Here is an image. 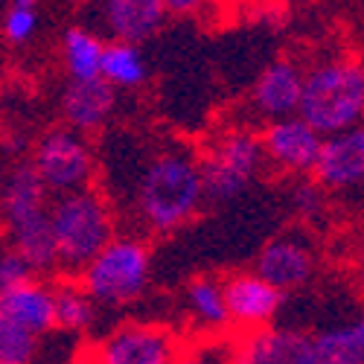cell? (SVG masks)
I'll use <instances>...</instances> for the list:
<instances>
[{
    "label": "cell",
    "instance_id": "cell-1",
    "mask_svg": "<svg viewBox=\"0 0 364 364\" xmlns=\"http://www.w3.org/2000/svg\"><path fill=\"white\" fill-rule=\"evenodd\" d=\"M204 201L196 149L166 143L134 158L126 181V213L137 236H166L184 228L198 216Z\"/></svg>",
    "mask_w": 364,
    "mask_h": 364
},
{
    "label": "cell",
    "instance_id": "cell-21",
    "mask_svg": "<svg viewBox=\"0 0 364 364\" xmlns=\"http://www.w3.org/2000/svg\"><path fill=\"white\" fill-rule=\"evenodd\" d=\"M102 53L105 41L100 33L82 23H73L62 36V62L70 82H94L102 70Z\"/></svg>",
    "mask_w": 364,
    "mask_h": 364
},
{
    "label": "cell",
    "instance_id": "cell-25",
    "mask_svg": "<svg viewBox=\"0 0 364 364\" xmlns=\"http://www.w3.org/2000/svg\"><path fill=\"white\" fill-rule=\"evenodd\" d=\"M41 26V12L33 0H15V4L6 6L4 21H0V33L12 47H23L36 38Z\"/></svg>",
    "mask_w": 364,
    "mask_h": 364
},
{
    "label": "cell",
    "instance_id": "cell-11",
    "mask_svg": "<svg viewBox=\"0 0 364 364\" xmlns=\"http://www.w3.org/2000/svg\"><path fill=\"white\" fill-rule=\"evenodd\" d=\"M312 181L323 193H350L364 187V126L323 137Z\"/></svg>",
    "mask_w": 364,
    "mask_h": 364
},
{
    "label": "cell",
    "instance_id": "cell-4",
    "mask_svg": "<svg viewBox=\"0 0 364 364\" xmlns=\"http://www.w3.org/2000/svg\"><path fill=\"white\" fill-rule=\"evenodd\" d=\"M87 297L105 309H123L137 303L151 280V248L137 233L114 236L108 245L90 259L79 277Z\"/></svg>",
    "mask_w": 364,
    "mask_h": 364
},
{
    "label": "cell",
    "instance_id": "cell-13",
    "mask_svg": "<svg viewBox=\"0 0 364 364\" xmlns=\"http://www.w3.org/2000/svg\"><path fill=\"white\" fill-rule=\"evenodd\" d=\"M303 70L294 58H274L265 65L251 87V108L265 123H277L286 117H297Z\"/></svg>",
    "mask_w": 364,
    "mask_h": 364
},
{
    "label": "cell",
    "instance_id": "cell-16",
    "mask_svg": "<svg viewBox=\"0 0 364 364\" xmlns=\"http://www.w3.org/2000/svg\"><path fill=\"white\" fill-rule=\"evenodd\" d=\"M0 315L18 323L29 336H50L55 332V312H53V280L33 277L9 291H0Z\"/></svg>",
    "mask_w": 364,
    "mask_h": 364
},
{
    "label": "cell",
    "instance_id": "cell-17",
    "mask_svg": "<svg viewBox=\"0 0 364 364\" xmlns=\"http://www.w3.org/2000/svg\"><path fill=\"white\" fill-rule=\"evenodd\" d=\"M4 233H6L9 248L26 259V265L36 271V277L58 271L53 230H50V207L41 210V213H33L26 219H18V222L6 225Z\"/></svg>",
    "mask_w": 364,
    "mask_h": 364
},
{
    "label": "cell",
    "instance_id": "cell-27",
    "mask_svg": "<svg viewBox=\"0 0 364 364\" xmlns=\"http://www.w3.org/2000/svg\"><path fill=\"white\" fill-rule=\"evenodd\" d=\"M291 210L303 222H318L326 210V193L312 178H294L291 184Z\"/></svg>",
    "mask_w": 364,
    "mask_h": 364
},
{
    "label": "cell",
    "instance_id": "cell-26",
    "mask_svg": "<svg viewBox=\"0 0 364 364\" xmlns=\"http://www.w3.org/2000/svg\"><path fill=\"white\" fill-rule=\"evenodd\" d=\"M38 338L0 315V364H36Z\"/></svg>",
    "mask_w": 364,
    "mask_h": 364
},
{
    "label": "cell",
    "instance_id": "cell-7",
    "mask_svg": "<svg viewBox=\"0 0 364 364\" xmlns=\"http://www.w3.org/2000/svg\"><path fill=\"white\" fill-rule=\"evenodd\" d=\"M184 336L169 323L129 318L111 326L105 336L87 341L85 350L97 364H175Z\"/></svg>",
    "mask_w": 364,
    "mask_h": 364
},
{
    "label": "cell",
    "instance_id": "cell-14",
    "mask_svg": "<svg viewBox=\"0 0 364 364\" xmlns=\"http://www.w3.org/2000/svg\"><path fill=\"white\" fill-rule=\"evenodd\" d=\"M58 108H62L65 129L87 137L108 126V119L114 117L117 108V90L102 79L68 82V87L62 90V100H58Z\"/></svg>",
    "mask_w": 364,
    "mask_h": 364
},
{
    "label": "cell",
    "instance_id": "cell-20",
    "mask_svg": "<svg viewBox=\"0 0 364 364\" xmlns=\"http://www.w3.org/2000/svg\"><path fill=\"white\" fill-rule=\"evenodd\" d=\"M309 336L318 364H364V312Z\"/></svg>",
    "mask_w": 364,
    "mask_h": 364
},
{
    "label": "cell",
    "instance_id": "cell-2",
    "mask_svg": "<svg viewBox=\"0 0 364 364\" xmlns=\"http://www.w3.org/2000/svg\"><path fill=\"white\" fill-rule=\"evenodd\" d=\"M297 117L321 137L364 126V62L332 55L303 73Z\"/></svg>",
    "mask_w": 364,
    "mask_h": 364
},
{
    "label": "cell",
    "instance_id": "cell-6",
    "mask_svg": "<svg viewBox=\"0 0 364 364\" xmlns=\"http://www.w3.org/2000/svg\"><path fill=\"white\" fill-rule=\"evenodd\" d=\"M29 166L36 169L47 196L62 198V196H73L94 187L100 172V158L87 137L65 126H55L38 137Z\"/></svg>",
    "mask_w": 364,
    "mask_h": 364
},
{
    "label": "cell",
    "instance_id": "cell-9",
    "mask_svg": "<svg viewBox=\"0 0 364 364\" xmlns=\"http://www.w3.org/2000/svg\"><path fill=\"white\" fill-rule=\"evenodd\" d=\"M222 291L230 332H236V336L271 326V321L280 315L286 303V294L271 289L254 271H233V274L222 277Z\"/></svg>",
    "mask_w": 364,
    "mask_h": 364
},
{
    "label": "cell",
    "instance_id": "cell-15",
    "mask_svg": "<svg viewBox=\"0 0 364 364\" xmlns=\"http://www.w3.org/2000/svg\"><path fill=\"white\" fill-rule=\"evenodd\" d=\"M169 12L164 0H108L102 6V23L108 29V41L140 47L143 41L155 38Z\"/></svg>",
    "mask_w": 364,
    "mask_h": 364
},
{
    "label": "cell",
    "instance_id": "cell-18",
    "mask_svg": "<svg viewBox=\"0 0 364 364\" xmlns=\"http://www.w3.org/2000/svg\"><path fill=\"white\" fill-rule=\"evenodd\" d=\"M184 312L196 326V336H222V332H230L222 277H210V274L193 277L184 289Z\"/></svg>",
    "mask_w": 364,
    "mask_h": 364
},
{
    "label": "cell",
    "instance_id": "cell-12",
    "mask_svg": "<svg viewBox=\"0 0 364 364\" xmlns=\"http://www.w3.org/2000/svg\"><path fill=\"white\" fill-rule=\"evenodd\" d=\"M236 364H318L312 336L294 326H265L236 336Z\"/></svg>",
    "mask_w": 364,
    "mask_h": 364
},
{
    "label": "cell",
    "instance_id": "cell-3",
    "mask_svg": "<svg viewBox=\"0 0 364 364\" xmlns=\"http://www.w3.org/2000/svg\"><path fill=\"white\" fill-rule=\"evenodd\" d=\"M50 230L62 277H79V271L117 236L114 201L100 187L53 198Z\"/></svg>",
    "mask_w": 364,
    "mask_h": 364
},
{
    "label": "cell",
    "instance_id": "cell-23",
    "mask_svg": "<svg viewBox=\"0 0 364 364\" xmlns=\"http://www.w3.org/2000/svg\"><path fill=\"white\" fill-rule=\"evenodd\" d=\"M146 76H149V70H146V58H143L140 47L105 41L102 70H100V79L105 85H111L114 90H134L146 82Z\"/></svg>",
    "mask_w": 364,
    "mask_h": 364
},
{
    "label": "cell",
    "instance_id": "cell-19",
    "mask_svg": "<svg viewBox=\"0 0 364 364\" xmlns=\"http://www.w3.org/2000/svg\"><path fill=\"white\" fill-rule=\"evenodd\" d=\"M47 207H50V196L38 181L36 169L29 164L15 166L9 178L4 181V190H0V228H6L18 219H26L33 213H41Z\"/></svg>",
    "mask_w": 364,
    "mask_h": 364
},
{
    "label": "cell",
    "instance_id": "cell-8",
    "mask_svg": "<svg viewBox=\"0 0 364 364\" xmlns=\"http://www.w3.org/2000/svg\"><path fill=\"white\" fill-rule=\"evenodd\" d=\"M315 268L318 262H315L312 239L303 230H289L265 242L251 271L271 289H277L280 294H289V291L309 286L315 280Z\"/></svg>",
    "mask_w": 364,
    "mask_h": 364
},
{
    "label": "cell",
    "instance_id": "cell-29",
    "mask_svg": "<svg viewBox=\"0 0 364 364\" xmlns=\"http://www.w3.org/2000/svg\"><path fill=\"white\" fill-rule=\"evenodd\" d=\"M65 364H97V361L87 355V350H85V347H79V350L73 353V358H68Z\"/></svg>",
    "mask_w": 364,
    "mask_h": 364
},
{
    "label": "cell",
    "instance_id": "cell-22",
    "mask_svg": "<svg viewBox=\"0 0 364 364\" xmlns=\"http://www.w3.org/2000/svg\"><path fill=\"white\" fill-rule=\"evenodd\" d=\"M53 312H55V332L82 336L97 321V303L87 297L76 277L53 280Z\"/></svg>",
    "mask_w": 364,
    "mask_h": 364
},
{
    "label": "cell",
    "instance_id": "cell-10",
    "mask_svg": "<svg viewBox=\"0 0 364 364\" xmlns=\"http://www.w3.org/2000/svg\"><path fill=\"white\" fill-rule=\"evenodd\" d=\"M259 143L271 169L289 178H312L323 137L312 132L300 117H286L277 123H265V129L259 132Z\"/></svg>",
    "mask_w": 364,
    "mask_h": 364
},
{
    "label": "cell",
    "instance_id": "cell-5",
    "mask_svg": "<svg viewBox=\"0 0 364 364\" xmlns=\"http://www.w3.org/2000/svg\"><path fill=\"white\" fill-rule=\"evenodd\" d=\"M196 155L201 169L204 198L216 204L242 196L265 169L259 132H251L245 126L222 129L201 149H196Z\"/></svg>",
    "mask_w": 364,
    "mask_h": 364
},
{
    "label": "cell",
    "instance_id": "cell-28",
    "mask_svg": "<svg viewBox=\"0 0 364 364\" xmlns=\"http://www.w3.org/2000/svg\"><path fill=\"white\" fill-rule=\"evenodd\" d=\"M33 277H36V271L26 265V259L21 254H15L12 248L0 251V291H9Z\"/></svg>",
    "mask_w": 364,
    "mask_h": 364
},
{
    "label": "cell",
    "instance_id": "cell-24",
    "mask_svg": "<svg viewBox=\"0 0 364 364\" xmlns=\"http://www.w3.org/2000/svg\"><path fill=\"white\" fill-rule=\"evenodd\" d=\"M175 364H236V332L184 338Z\"/></svg>",
    "mask_w": 364,
    "mask_h": 364
}]
</instances>
